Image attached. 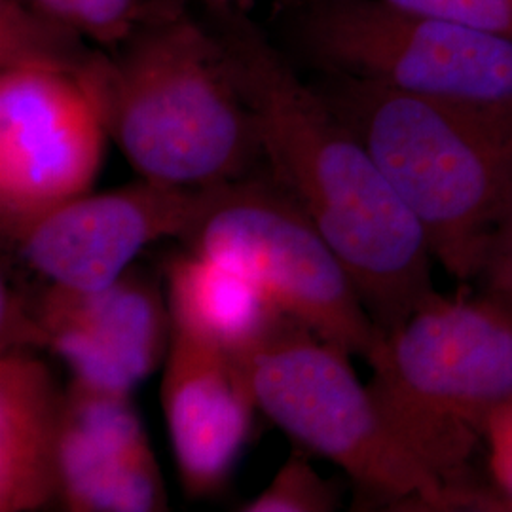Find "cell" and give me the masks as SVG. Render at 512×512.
<instances>
[{"label": "cell", "mask_w": 512, "mask_h": 512, "mask_svg": "<svg viewBox=\"0 0 512 512\" xmlns=\"http://www.w3.org/2000/svg\"><path fill=\"white\" fill-rule=\"evenodd\" d=\"M512 42V0H387Z\"/></svg>", "instance_id": "ac0fdd59"}, {"label": "cell", "mask_w": 512, "mask_h": 512, "mask_svg": "<svg viewBox=\"0 0 512 512\" xmlns=\"http://www.w3.org/2000/svg\"><path fill=\"white\" fill-rule=\"evenodd\" d=\"M370 395L404 448L439 480L458 509H503L476 480L488 421L512 395V313L490 296L435 293L384 334Z\"/></svg>", "instance_id": "277c9868"}, {"label": "cell", "mask_w": 512, "mask_h": 512, "mask_svg": "<svg viewBox=\"0 0 512 512\" xmlns=\"http://www.w3.org/2000/svg\"><path fill=\"white\" fill-rule=\"evenodd\" d=\"M90 88L110 139L145 181L205 188L264 162L219 42L181 0H148L128 37L103 48Z\"/></svg>", "instance_id": "7a4b0ae2"}, {"label": "cell", "mask_w": 512, "mask_h": 512, "mask_svg": "<svg viewBox=\"0 0 512 512\" xmlns=\"http://www.w3.org/2000/svg\"><path fill=\"white\" fill-rule=\"evenodd\" d=\"M340 503L334 482L319 475L302 446L281 465L274 480L239 507L243 512H330Z\"/></svg>", "instance_id": "2e32d148"}, {"label": "cell", "mask_w": 512, "mask_h": 512, "mask_svg": "<svg viewBox=\"0 0 512 512\" xmlns=\"http://www.w3.org/2000/svg\"><path fill=\"white\" fill-rule=\"evenodd\" d=\"M162 270L173 325L236 357L289 319L251 279L188 249L165 256Z\"/></svg>", "instance_id": "5bb4252c"}, {"label": "cell", "mask_w": 512, "mask_h": 512, "mask_svg": "<svg viewBox=\"0 0 512 512\" xmlns=\"http://www.w3.org/2000/svg\"><path fill=\"white\" fill-rule=\"evenodd\" d=\"M349 357L293 317L238 355L258 410L302 448L344 469L366 503L456 511L454 497L387 427Z\"/></svg>", "instance_id": "5b68a950"}, {"label": "cell", "mask_w": 512, "mask_h": 512, "mask_svg": "<svg viewBox=\"0 0 512 512\" xmlns=\"http://www.w3.org/2000/svg\"><path fill=\"white\" fill-rule=\"evenodd\" d=\"M67 23L88 40L112 50L147 12L148 0H25Z\"/></svg>", "instance_id": "e0dca14e"}, {"label": "cell", "mask_w": 512, "mask_h": 512, "mask_svg": "<svg viewBox=\"0 0 512 512\" xmlns=\"http://www.w3.org/2000/svg\"><path fill=\"white\" fill-rule=\"evenodd\" d=\"M65 389L27 349L0 355V512L48 509L59 497Z\"/></svg>", "instance_id": "4fadbf2b"}, {"label": "cell", "mask_w": 512, "mask_h": 512, "mask_svg": "<svg viewBox=\"0 0 512 512\" xmlns=\"http://www.w3.org/2000/svg\"><path fill=\"white\" fill-rule=\"evenodd\" d=\"M308 80L418 219L433 258L461 283L478 279L512 192V109L344 73Z\"/></svg>", "instance_id": "3957f363"}, {"label": "cell", "mask_w": 512, "mask_h": 512, "mask_svg": "<svg viewBox=\"0 0 512 512\" xmlns=\"http://www.w3.org/2000/svg\"><path fill=\"white\" fill-rule=\"evenodd\" d=\"M478 281L484 283L486 296L512 304V192L495 222Z\"/></svg>", "instance_id": "d6986e66"}, {"label": "cell", "mask_w": 512, "mask_h": 512, "mask_svg": "<svg viewBox=\"0 0 512 512\" xmlns=\"http://www.w3.org/2000/svg\"><path fill=\"white\" fill-rule=\"evenodd\" d=\"M203 2H219V4H238L241 0H203ZM285 2V0H281Z\"/></svg>", "instance_id": "44dd1931"}, {"label": "cell", "mask_w": 512, "mask_h": 512, "mask_svg": "<svg viewBox=\"0 0 512 512\" xmlns=\"http://www.w3.org/2000/svg\"><path fill=\"white\" fill-rule=\"evenodd\" d=\"M160 397L184 494H220L258 410L238 357L173 325Z\"/></svg>", "instance_id": "8fae6325"}, {"label": "cell", "mask_w": 512, "mask_h": 512, "mask_svg": "<svg viewBox=\"0 0 512 512\" xmlns=\"http://www.w3.org/2000/svg\"><path fill=\"white\" fill-rule=\"evenodd\" d=\"M37 346L52 349L73 380L128 393L167 357L173 321L156 281L137 266L99 291L48 285L29 302Z\"/></svg>", "instance_id": "30bf717a"}, {"label": "cell", "mask_w": 512, "mask_h": 512, "mask_svg": "<svg viewBox=\"0 0 512 512\" xmlns=\"http://www.w3.org/2000/svg\"><path fill=\"white\" fill-rule=\"evenodd\" d=\"M200 18L255 116L268 173L342 260L376 327L382 334L399 329L437 293L420 222L256 21L219 2H203Z\"/></svg>", "instance_id": "6da1fadb"}, {"label": "cell", "mask_w": 512, "mask_h": 512, "mask_svg": "<svg viewBox=\"0 0 512 512\" xmlns=\"http://www.w3.org/2000/svg\"><path fill=\"white\" fill-rule=\"evenodd\" d=\"M488 467L505 509H512V395L492 412L486 429Z\"/></svg>", "instance_id": "ffe728a7"}, {"label": "cell", "mask_w": 512, "mask_h": 512, "mask_svg": "<svg viewBox=\"0 0 512 512\" xmlns=\"http://www.w3.org/2000/svg\"><path fill=\"white\" fill-rule=\"evenodd\" d=\"M92 71L0 67L2 230L92 190L109 137Z\"/></svg>", "instance_id": "ba28073f"}, {"label": "cell", "mask_w": 512, "mask_h": 512, "mask_svg": "<svg viewBox=\"0 0 512 512\" xmlns=\"http://www.w3.org/2000/svg\"><path fill=\"white\" fill-rule=\"evenodd\" d=\"M503 306H505V304H503ZM507 308H509V311H511V313H512V304H509V306H507Z\"/></svg>", "instance_id": "7402d4cb"}, {"label": "cell", "mask_w": 512, "mask_h": 512, "mask_svg": "<svg viewBox=\"0 0 512 512\" xmlns=\"http://www.w3.org/2000/svg\"><path fill=\"white\" fill-rule=\"evenodd\" d=\"M202 188L139 183L82 194L2 230L21 260L50 285L88 293L109 287L158 239L181 238Z\"/></svg>", "instance_id": "9c48e42d"}, {"label": "cell", "mask_w": 512, "mask_h": 512, "mask_svg": "<svg viewBox=\"0 0 512 512\" xmlns=\"http://www.w3.org/2000/svg\"><path fill=\"white\" fill-rule=\"evenodd\" d=\"M71 512L167 511V492L131 395L73 380L59 437V497Z\"/></svg>", "instance_id": "7c38bea8"}, {"label": "cell", "mask_w": 512, "mask_h": 512, "mask_svg": "<svg viewBox=\"0 0 512 512\" xmlns=\"http://www.w3.org/2000/svg\"><path fill=\"white\" fill-rule=\"evenodd\" d=\"M279 48L313 73L512 109V42L387 0H285Z\"/></svg>", "instance_id": "8992f818"}, {"label": "cell", "mask_w": 512, "mask_h": 512, "mask_svg": "<svg viewBox=\"0 0 512 512\" xmlns=\"http://www.w3.org/2000/svg\"><path fill=\"white\" fill-rule=\"evenodd\" d=\"M103 48L25 0H0V67H48L88 74Z\"/></svg>", "instance_id": "9a60e30c"}, {"label": "cell", "mask_w": 512, "mask_h": 512, "mask_svg": "<svg viewBox=\"0 0 512 512\" xmlns=\"http://www.w3.org/2000/svg\"><path fill=\"white\" fill-rule=\"evenodd\" d=\"M179 239L251 279L289 317L348 355L368 363L380 348L384 334L342 260L270 173L202 188Z\"/></svg>", "instance_id": "52a82bcc"}]
</instances>
